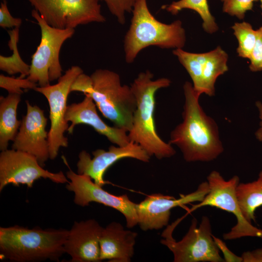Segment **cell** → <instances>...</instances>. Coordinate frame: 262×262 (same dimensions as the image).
Segmentation results:
<instances>
[{
  "label": "cell",
  "instance_id": "cell-5",
  "mask_svg": "<svg viewBox=\"0 0 262 262\" xmlns=\"http://www.w3.org/2000/svg\"><path fill=\"white\" fill-rule=\"evenodd\" d=\"M90 77L91 86L85 96L93 99L103 116L114 126L128 132L136 108L131 87L122 85L119 75L106 69L96 70Z\"/></svg>",
  "mask_w": 262,
  "mask_h": 262
},
{
  "label": "cell",
  "instance_id": "cell-4",
  "mask_svg": "<svg viewBox=\"0 0 262 262\" xmlns=\"http://www.w3.org/2000/svg\"><path fill=\"white\" fill-rule=\"evenodd\" d=\"M132 13L124 41L127 63H132L138 53L149 46L175 49L184 46L186 34L180 20L169 24L159 21L150 12L147 0H137Z\"/></svg>",
  "mask_w": 262,
  "mask_h": 262
},
{
  "label": "cell",
  "instance_id": "cell-12",
  "mask_svg": "<svg viewBox=\"0 0 262 262\" xmlns=\"http://www.w3.org/2000/svg\"><path fill=\"white\" fill-rule=\"evenodd\" d=\"M66 176L69 180L66 188L74 193L76 204L85 207L91 202L98 203L121 213L128 228L138 225L137 204L131 201L127 195L115 196L110 193L92 181L89 176L76 173L70 168Z\"/></svg>",
  "mask_w": 262,
  "mask_h": 262
},
{
  "label": "cell",
  "instance_id": "cell-2",
  "mask_svg": "<svg viewBox=\"0 0 262 262\" xmlns=\"http://www.w3.org/2000/svg\"><path fill=\"white\" fill-rule=\"evenodd\" d=\"M153 74L149 70L140 72L131 85L136 99V108L132 124L128 132L130 142L138 144L151 157L158 159L170 158L176 153L169 143L159 136L154 119L155 94L168 87L171 81L166 78L153 80Z\"/></svg>",
  "mask_w": 262,
  "mask_h": 262
},
{
  "label": "cell",
  "instance_id": "cell-29",
  "mask_svg": "<svg viewBox=\"0 0 262 262\" xmlns=\"http://www.w3.org/2000/svg\"><path fill=\"white\" fill-rule=\"evenodd\" d=\"M258 31V37L249 59V68L252 72L262 71V27Z\"/></svg>",
  "mask_w": 262,
  "mask_h": 262
},
{
  "label": "cell",
  "instance_id": "cell-1",
  "mask_svg": "<svg viewBox=\"0 0 262 262\" xmlns=\"http://www.w3.org/2000/svg\"><path fill=\"white\" fill-rule=\"evenodd\" d=\"M183 88V121L171 132L169 143L180 149L187 162L213 161L224 150L217 125L201 107L200 95L192 84L186 82Z\"/></svg>",
  "mask_w": 262,
  "mask_h": 262
},
{
  "label": "cell",
  "instance_id": "cell-19",
  "mask_svg": "<svg viewBox=\"0 0 262 262\" xmlns=\"http://www.w3.org/2000/svg\"><path fill=\"white\" fill-rule=\"evenodd\" d=\"M21 95L9 94L0 97V149H7L10 141H13L18 131L21 121L17 118V109Z\"/></svg>",
  "mask_w": 262,
  "mask_h": 262
},
{
  "label": "cell",
  "instance_id": "cell-33",
  "mask_svg": "<svg viewBox=\"0 0 262 262\" xmlns=\"http://www.w3.org/2000/svg\"><path fill=\"white\" fill-rule=\"evenodd\" d=\"M256 106L259 111V117L261 121L260 122V127L256 131L255 136L259 141L262 142V102L260 101H257L256 102Z\"/></svg>",
  "mask_w": 262,
  "mask_h": 262
},
{
  "label": "cell",
  "instance_id": "cell-18",
  "mask_svg": "<svg viewBox=\"0 0 262 262\" xmlns=\"http://www.w3.org/2000/svg\"><path fill=\"white\" fill-rule=\"evenodd\" d=\"M137 235L136 232L125 229L118 222L109 224L103 228L100 237V261L131 262Z\"/></svg>",
  "mask_w": 262,
  "mask_h": 262
},
{
  "label": "cell",
  "instance_id": "cell-14",
  "mask_svg": "<svg viewBox=\"0 0 262 262\" xmlns=\"http://www.w3.org/2000/svg\"><path fill=\"white\" fill-rule=\"evenodd\" d=\"M93 158L83 150L78 155L77 173L89 176L96 184L103 186L108 183L104 179L106 170L118 161L131 158L149 162L150 156L138 144L130 142L125 146H111L108 150L98 149L92 152Z\"/></svg>",
  "mask_w": 262,
  "mask_h": 262
},
{
  "label": "cell",
  "instance_id": "cell-26",
  "mask_svg": "<svg viewBox=\"0 0 262 262\" xmlns=\"http://www.w3.org/2000/svg\"><path fill=\"white\" fill-rule=\"evenodd\" d=\"M0 87L7 90L9 94L21 95L23 93L22 89L34 90L37 83L27 78H16L0 74Z\"/></svg>",
  "mask_w": 262,
  "mask_h": 262
},
{
  "label": "cell",
  "instance_id": "cell-24",
  "mask_svg": "<svg viewBox=\"0 0 262 262\" xmlns=\"http://www.w3.org/2000/svg\"><path fill=\"white\" fill-rule=\"evenodd\" d=\"M173 53L187 71L192 80L194 90L199 94L201 70L207 53H192L182 49H177L173 50Z\"/></svg>",
  "mask_w": 262,
  "mask_h": 262
},
{
  "label": "cell",
  "instance_id": "cell-8",
  "mask_svg": "<svg viewBox=\"0 0 262 262\" xmlns=\"http://www.w3.org/2000/svg\"><path fill=\"white\" fill-rule=\"evenodd\" d=\"M177 223L169 226L164 231L161 243L173 253L174 262H223L220 250L213 237L210 218L203 216L200 223L196 218L192 220L186 234L176 241L172 233Z\"/></svg>",
  "mask_w": 262,
  "mask_h": 262
},
{
  "label": "cell",
  "instance_id": "cell-20",
  "mask_svg": "<svg viewBox=\"0 0 262 262\" xmlns=\"http://www.w3.org/2000/svg\"><path fill=\"white\" fill-rule=\"evenodd\" d=\"M206 53L201 70L199 93L212 97L214 95V85L217 78L228 70V55L220 46Z\"/></svg>",
  "mask_w": 262,
  "mask_h": 262
},
{
  "label": "cell",
  "instance_id": "cell-30",
  "mask_svg": "<svg viewBox=\"0 0 262 262\" xmlns=\"http://www.w3.org/2000/svg\"><path fill=\"white\" fill-rule=\"evenodd\" d=\"M22 22L21 18L14 17L11 15L7 1L3 0L0 6V26L3 29L19 27Z\"/></svg>",
  "mask_w": 262,
  "mask_h": 262
},
{
  "label": "cell",
  "instance_id": "cell-11",
  "mask_svg": "<svg viewBox=\"0 0 262 262\" xmlns=\"http://www.w3.org/2000/svg\"><path fill=\"white\" fill-rule=\"evenodd\" d=\"M41 178L49 179L56 183H67L66 176L62 171L57 173L43 168L33 155L14 149H6L0 153V191L9 184L16 186H33Z\"/></svg>",
  "mask_w": 262,
  "mask_h": 262
},
{
  "label": "cell",
  "instance_id": "cell-7",
  "mask_svg": "<svg viewBox=\"0 0 262 262\" xmlns=\"http://www.w3.org/2000/svg\"><path fill=\"white\" fill-rule=\"evenodd\" d=\"M209 192L203 199L194 205L187 214L204 206H211L232 213L235 216L236 224L229 231L223 235L225 240H232L245 237L262 239V229L253 226L244 216L239 206L236 194V187L240 182L238 176L234 175L226 180L220 173L212 171L207 176Z\"/></svg>",
  "mask_w": 262,
  "mask_h": 262
},
{
  "label": "cell",
  "instance_id": "cell-21",
  "mask_svg": "<svg viewBox=\"0 0 262 262\" xmlns=\"http://www.w3.org/2000/svg\"><path fill=\"white\" fill-rule=\"evenodd\" d=\"M236 194L243 215L249 222L255 221V213L262 206V170L251 182H239Z\"/></svg>",
  "mask_w": 262,
  "mask_h": 262
},
{
  "label": "cell",
  "instance_id": "cell-10",
  "mask_svg": "<svg viewBox=\"0 0 262 262\" xmlns=\"http://www.w3.org/2000/svg\"><path fill=\"white\" fill-rule=\"evenodd\" d=\"M50 26L75 29L81 25L105 21L97 0H28Z\"/></svg>",
  "mask_w": 262,
  "mask_h": 262
},
{
  "label": "cell",
  "instance_id": "cell-3",
  "mask_svg": "<svg viewBox=\"0 0 262 262\" xmlns=\"http://www.w3.org/2000/svg\"><path fill=\"white\" fill-rule=\"evenodd\" d=\"M68 233L64 229L0 227V257L16 262L59 261Z\"/></svg>",
  "mask_w": 262,
  "mask_h": 262
},
{
  "label": "cell",
  "instance_id": "cell-23",
  "mask_svg": "<svg viewBox=\"0 0 262 262\" xmlns=\"http://www.w3.org/2000/svg\"><path fill=\"white\" fill-rule=\"evenodd\" d=\"M19 28L16 27L12 30L8 31L10 37L8 45L13 53L8 57L0 55V69L10 75L19 73L20 78H25L29 74L30 65L22 60L19 53L17 47Z\"/></svg>",
  "mask_w": 262,
  "mask_h": 262
},
{
  "label": "cell",
  "instance_id": "cell-6",
  "mask_svg": "<svg viewBox=\"0 0 262 262\" xmlns=\"http://www.w3.org/2000/svg\"><path fill=\"white\" fill-rule=\"evenodd\" d=\"M32 16L37 22L41 30V40L32 56L29 74L27 79L40 87L50 85V82L58 80L62 68L59 54L63 43L72 37L74 29H59L49 25L34 9Z\"/></svg>",
  "mask_w": 262,
  "mask_h": 262
},
{
  "label": "cell",
  "instance_id": "cell-13",
  "mask_svg": "<svg viewBox=\"0 0 262 262\" xmlns=\"http://www.w3.org/2000/svg\"><path fill=\"white\" fill-rule=\"evenodd\" d=\"M209 190L206 181L200 183L195 191L181 195L178 199L160 193L149 195L136 205L138 225L144 231L160 229L168 225L173 208L201 201Z\"/></svg>",
  "mask_w": 262,
  "mask_h": 262
},
{
  "label": "cell",
  "instance_id": "cell-28",
  "mask_svg": "<svg viewBox=\"0 0 262 262\" xmlns=\"http://www.w3.org/2000/svg\"><path fill=\"white\" fill-rule=\"evenodd\" d=\"M103 1L111 13L115 16L118 22L124 24L125 22V14L132 12L137 0H97Z\"/></svg>",
  "mask_w": 262,
  "mask_h": 262
},
{
  "label": "cell",
  "instance_id": "cell-9",
  "mask_svg": "<svg viewBox=\"0 0 262 262\" xmlns=\"http://www.w3.org/2000/svg\"><path fill=\"white\" fill-rule=\"evenodd\" d=\"M83 72L80 67L72 66L58 79L56 84L37 86L34 89L44 96L49 105L50 128L48 132V142L50 160L57 157L61 147L68 146V139L64 135L69 127L65 120L67 100L73 83Z\"/></svg>",
  "mask_w": 262,
  "mask_h": 262
},
{
  "label": "cell",
  "instance_id": "cell-31",
  "mask_svg": "<svg viewBox=\"0 0 262 262\" xmlns=\"http://www.w3.org/2000/svg\"><path fill=\"white\" fill-rule=\"evenodd\" d=\"M213 239L215 244L223 255V259L225 262H243L241 256L236 255L232 252L227 246L226 244L220 238L213 235Z\"/></svg>",
  "mask_w": 262,
  "mask_h": 262
},
{
  "label": "cell",
  "instance_id": "cell-32",
  "mask_svg": "<svg viewBox=\"0 0 262 262\" xmlns=\"http://www.w3.org/2000/svg\"><path fill=\"white\" fill-rule=\"evenodd\" d=\"M241 257L243 262H262V248L244 252Z\"/></svg>",
  "mask_w": 262,
  "mask_h": 262
},
{
  "label": "cell",
  "instance_id": "cell-16",
  "mask_svg": "<svg viewBox=\"0 0 262 262\" xmlns=\"http://www.w3.org/2000/svg\"><path fill=\"white\" fill-rule=\"evenodd\" d=\"M103 228L94 219L74 222L64 245L71 262H101L99 239Z\"/></svg>",
  "mask_w": 262,
  "mask_h": 262
},
{
  "label": "cell",
  "instance_id": "cell-22",
  "mask_svg": "<svg viewBox=\"0 0 262 262\" xmlns=\"http://www.w3.org/2000/svg\"><path fill=\"white\" fill-rule=\"evenodd\" d=\"M162 8L174 15L184 9L194 10L202 18V27L206 32L212 34L218 30L215 18L210 11L207 0H179L163 5Z\"/></svg>",
  "mask_w": 262,
  "mask_h": 262
},
{
  "label": "cell",
  "instance_id": "cell-25",
  "mask_svg": "<svg viewBox=\"0 0 262 262\" xmlns=\"http://www.w3.org/2000/svg\"><path fill=\"white\" fill-rule=\"evenodd\" d=\"M231 28L238 41L236 49L238 56L249 59L258 37L257 30H254L250 23L245 21L236 22Z\"/></svg>",
  "mask_w": 262,
  "mask_h": 262
},
{
  "label": "cell",
  "instance_id": "cell-17",
  "mask_svg": "<svg viewBox=\"0 0 262 262\" xmlns=\"http://www.w3.org/2000/svg\"><path fill=\"white\" fill-rule=\"evenodd\" d=\"M97 108L93 99L88 96H85L80 102L68 105L65 120L71 123L67 131L68 133H73L76 125L85 124L92 127L97 132L105 136L109 141L116 146L123 147L128 145L130 142L128 132L107 125L98 115Z\"/></svg>",
  "mask_w": 262,
  "mask_h": 262
},
{
  "label": "cell",
  "instance_id": "cell-34",
  "mask_svg": "<svg viewBox=\"0 0 262 262\" xmlns=\"http://www.w3.org/2000/svg\"><path fill=\"white\" fill-rule=\"evenodd\" d=\"M260 0L261 1V8L262 10V0Z\"/></svg>",
  "mask_w": 262,
  "mask_h": 262
},
{
  "label": "cell",
  "instance_id": "cell-27",
  "mask_svg": "<svg viewBox=\"0 0 262 262\" xmlns=\"http://www.w3.org/2000/svg\"><path fill=\"white\" fill-rule=\"evenodd\" d=\"M223 2V11L239 19H243L246 13L252 10L253 3L259 0H220Z\"/></svg>",
  "mask_w": 262,
  "mask_h": 262
},
{
  "label": "cell",
  "instance_id": "cell-15",
  "mask_svg": "<svg viewBox=\"0 0 262 262\" xmlns=\"http://www.w3.org/2000/svg\"><path fill=\"white\" fill-rule=\"evenodd\" d=\"M26 103V114L21 121L12 148L33 155L44 167L49 159L48 132L46 130L48 119L38 106L32 105L28 100Z\"/></svg>",
  "mask_w": 262,
  "mask_h": 262
}]
</instances>
